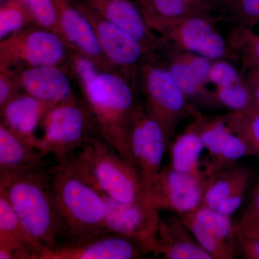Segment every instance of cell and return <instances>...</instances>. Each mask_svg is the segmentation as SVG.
<instances>
[{"mask_svg": "<svg viewBox=\"0 0 259 259\" xmlns=\"http://www.w3.org/2000/svg\"><path fill=\"white\" fill-rule=\"evenodd\" d=\"M77 5L91 24L106 60L116 71L135 84L140 64L151 53L134 37L97 15L81 0H77Z\"/></svg>", "mask_w": 259, "mask_h": 259, "instance_id": "9", "label": "cell"}, {"mask_svg": "<svg viewBox=\"0 0 259 259\" xmlns=\"http://www.w3.org/2000/svg\"><path fill=\"white\" fill-rule=\"evenodd\" d=\"M38 146L0 123V175L44 167Z\"/></svg>", "mask_w": 259, "mask_h": 259, "instance_id": "22", "label": "cell"}, {"mask_svg": "<svg viewBox=\"0 0 259 259\" xmlns=\"http://www.w3.org/2000/svg\"><path fill=\"white\" fill-rule=\"evenodd\" d=\"M230 128L248 143L259 158V110L253 109L244 112H231L226 115Z\"/></svg>", "mask_w": 259, "mask_h": 259, "instance_id": "29", "label": "cell"}, {"mask_svg": "<svg viewBox=\"0 0 259 259\" xmlns=\"http://www.w3.org/2000/svg\"><path fill=\"white\" fill-rule=\"evenodd\" d=\"M31 14L20 0H6L0 7V40L30 25Z\"/></svg>", "mask_w": 259, "mask_h": 259, "instance_id": "27", "label": "cell"}, {"mask_svg": "<svg viewBox=\"0 0 259 259\" xmlns=\"http://www.w3.org/2000/svg\"><path fill=\"white\" fill-rule=\"evenodd\" d=\"M48 171L61 243L109 231L106 205L98 190L64 163H58Z\"/></svg>", "mask_w": 259, "mask_h": 259, "instance_id": "3", "label": "cell"}, {"mask_svg": "<svg viewBox=\"0 0 259 259\" xmlns=\"http://www.w3.org/2000/svg\"><path fill=\"white\" fill-rule=\"evenodd\" d=\"M100 192L106 205L107 229L140 242L151 253L161 218L159 211L150 202L123 203Z\"/></svg>", "mask_w": 259, "mask_h": 259, "instance_id": "13", "label": "cell"}, {"mask_svg": "<svg viewBox=\"0 0 259 259\" xmlns=\"http://www.w3.org/2000/svg\"><path fill=\"white\" fill-rule=\"evenodd\" d=\"M244 78L228 59L212 61L209 73V83L216 88L228 86L239 82Z\"/></svg>", "mask_w": 259, "mask_h": 259, "instance_id": "33", "label": "cell"}, {"mask_svg": "<svg viewBox=\"0 0 259 259\" xmlns=\"http://www.w3.org/2000/svg\"><path fill=\"white\" fill-rule=\"evenodd\" d=\"M148 253L140 242L106 231L42 250L37 259H134Z\"/></svg>", "mask_w": 259, "mask_h": 259, "instance_id": "12", "label": "cell"}, {"mask_svg": "<svg viewBox=\"0 0 259 259\" xmlns=\"http://www.w3.org/2000/svg\"><path fill=\"white\" fill-rule=\"evenodd\" d=\"M61 163L97 190L119 202H150L135 166L100 136L90 138L77 153Z\"/></svg>", "mask_w": 259, "mask_h": 259, "instance_id": "4", "label": "cell"}, {"mask_svg": "<svg viewBox=\"0 0 259 259\" xmlns=\"http://www.w3.org/2000/svg\"><path fill=\"white\" fill-rule=\"evenodd\" d=\"M214 96L218 105L232 112H244L255 108L249 87L244 79L228 86L216 88Z\"/></svg>", "mask_w": 259, "mask_h": 259, "instance_id": "28", "label": "cell"}, {"mask_svg": "<svg viewBox=\"0 0 259 259\" xmlns=\"http://www.w3.org/2000/svg\"><path fill=\"white\" fill-rule=\"evenodd\" d=\"M214 18L205 15L176 19H153L148 25L175 50L192 53L211 61L234 55L229 40L218 30Z\"/></svg>", "mask_w": 259, "mask_h": 259, "instance_id": "8", "label": "cell"}, {"mask_svg": "<svg viewBox=\"0 0 259 259\" xmlns=\"http://www.w3.org/2000/svg\"><path fill=\"white\" fill-rule=\"evenodd\" d=\"M251 175L238 163L214 177L207 187L202 204L231 217L243 203Z\"/></svg>", "mask_w": 259, "mask_h": 259, "instance_id": "18", "label": "cell"}, {"mask_svg": "<svg viewBox=\"0 0 259 259\" xmlns=\"http://www.w3.org/2000/svg\"></svg>", "mask_w": 259, "mask_h": 259, "instance_id": "38", "label": "cell"}, {"mask_svg": "<svg viewBox=\"0 0 259 259\" xmlns=\"http://www.w3.org/2000/svg\"><path fill=\"white\" fill-rule=\"evenodd\" d=\"M146 21L153 19H176L214 15L224 12L221 0H134Z\"/></svg>", "mask_w": 259, "mask_h": 259, "instance_id": "23", "label": "cell"}, {"mask_svg": "<svg viewBox=\"0 0 259 259\" xmlns=\"http://www.w3.org/2000/svg\"><path fill=\"white\" fill-rule=\"evenodd\" d=\"M129 145L146 196L153 180L161 170L168 142L161 126L148 115L143 104H139L133 117Z\"/></svg>", "mask_w": 259, "mask_h": 259, "instance_id": "11", "label": "cell"}, {"mask_svg": "<svg viewBox=\"0 0 259 259\" xmlns=\"http://www.w3.org/2000/svg\"><path fill=\"white\" fill-rule=\"evenodd\" d=\"M224 11L228 12L238 26L252 28L259 23V0H221Z\"/></svg>", "mask_w": 259, "mask_h": 259, "instance_id": "32", "label": "cell"}, {"mask_svg": "<svg viewBox=\"0 0 259 259\" xmlns=\"http://www.w3.org/2000/svg\"><path fill=\"white\" fill-rule=\"evenodd\" d=\"M168 148L170 166L175 171L192 176H207L200 160L203 143L192 122L170 142Z\"/></svg>", "mask_w": 259, "mask_h": 259, "instance_id": "24", "label": "cell"}, {"mask_svg": "<svg viewBox=\"0 0 259 259\" xmlns=\"http://www.w3.org/2000/svg\"><path fill=\"white\" fill-rule=\"evenodd\" d=\"M179 217L185 223L194 239L212 259H232L236 257V246L221 241L212 235L198 223L192 212L186 213Z\"/></svg>", "mask_w": 259, "mask_h": 259, "instance_id": "25", "label": "cell"}, {"mask_svg": "<svg viewBox=\"0 0 259 259\" xmlns=\"http://www.w3.org/2000/svg\"><path fill=\"white\" fill-rule=\"evenodd\" d=\"M41 125L40 151L45 156L54 155L58 163L83 148L90 138L100 136L88 107L76 96L54 107Z\"/></svg>", "mask_w": 259, "mask_h": 259, "instance_id": "6", "label": "cell"}, {"mask_svg": "<svg viewBox=\"0 0 259 259\" xmlns=\"http://www.w3.org/2000/svg\"><path fill=\"white\" fill-rule=\"evenodd\" d=\"M191 212L214 236L236 246V223L232 221L231 217L202 204Z\"/></svg>", "mask_w": 259, "mask_h": 259, "instance_id": "26", "label": "cell"}, {"mask_svg": "<svg viewBox=\"0 0 259 259\" xmlns=\"http://www.w3.org/2000/svg\"><path fill=\"white\" fill-rule=\"evenodd\" d=\"M236 228L243 231L259 232V180L252 192L249 204L239 221L236 223Z\"/></svg>", "mask_w": 259, "mask_h": 259, "instance_id": "34", "label": "cell"}, {"mask_svg": "<svg viewBox=\"0 0 259 259\" xmlns=\"http://www.w3.org/2000/svg\"><path fill=\"white\" fill-rule=\"evenodd\" d=\"M154 54H148L140 64L138 80L144 97L145 110L161 126L169 145L180 122L200 114Z\"/></svg>", "mask_w": 259, "mask_h": 259, "instance_id": "5", "label": "cell"}, {"mask_svg": "<svg viewBox=\"0 0 259 259\" xmlns=\"http://www.w3.org/2000/svg\"><path fill=\"white\" fill-rule=\"evenodd\" d=\"M168 48L166 66L177 86L188 100H197L204 104L218 105L214 92H209V73L212 61L207 58Z\"/></svg>", "mask_w": 259, "mask_h": 259, "instance_id": "16", "label": "cell"}, {"mask_svg": "<svg viewBox=\"0 0 259 259\" xmlns=\"http://www.w3.org/2000/svg\"><path fill=\"white\" fill-rule=\"evenodd\" d=\"M20 1L28 8L35 25L55 32L63 37L54 0H20Z\"/></svg>", "mask_w": 259, "mask_h": 259, "instance_id": "31", "label": "cell"}, {"mask_svg": "<svg viewBox=\"0 0 259 259\" xmlns=\"http://www.w3.org/2000/svg\"><path fill=\"white\" fill-rule=\"evenodd\" d=\"M245 79L251 92L255 107L259 110V71L248 70Z\"/></svg>", "mask_w": 259, "mask_h": 259, "instance_id": "37", "label": "cell"}, {"mask_svg": "<svg viewBox=\"0 0 259 259\" xmlns=\"http://www.w3.org/2000/svg\"><path fill=\"white\" fill-rule=\"evenodd\" d=\"M211 180L175 171L170 165L162 167L146 193V199L157 210L182 216L198 207Z\"/></svg>", "mask_w": 259, "mask_h": 259, "instance_id": "10", "label": "cell"}, {"mask_svg": "<svg viewBox=\"0 0 259 259\" xmlns=\"http://www.w3.org/2000/svg\"><path fill=\"white\" fill-rule=\"evenodd\" d=\"M237 250L243 258L259 259V232L243 231L236 228Z\"/></svg>", "mask_w": 259, "mask_h": 259, "instance_id": "35", "label": "cell"}, {"mask_svg": "<svg viewBox=\"0 0 259 259\" xmlns=\"http://www.w3.org/2000/svg\"><path fill=\"white\" fill-rule=\"evenodd\" d=\"M22 93L21 87L10 71L0 68V109Z\"/></svg>", "mask_w": 259, "mask_h": 259, "instance_id": "36", "label": "cell"}, {"mask_svg": "<svg viewBox=\"0 0 259 259\" xmlns=\"http://www.w3.org/2000/svg\"><path fill=\"white\" fill-rule=\"evenodd\" d=\"M69 68L102 139L135 166L129 133L140 104L136 85L119 73L102 69L75 51Z\"/></svg>", "mask_w": 259, "mask_h": 259, "instance_id": "1", "label": "cell"}, {"mask_svg": "<svg viewBox=\"0 0 259 259\" xmlns=\"http://www.w3.org/2000/svg\"><path fill=\"white\" fill-rule=\"evenodd\" d=\"M9 71L24 93L51 105L56 106L75 96L71 86L69 64Z\"/></svg>", "mask_w": 259, "mask_h": 259, "instance_id": "17", "label": "cell"}, {"mask_svg": "<svg viewBox=\"0 0 259 259\" xmlns=\"http://www.w3.org/2000/svg\"><path fill=\"white\" fill-rule=\"evenodd\" d=\"M74 51L59 34L32 25L0 40V68L67 66Z\"/></svg>", "mask_w": 259, "mask_h": 259, "instance_id": "7", "label": "cell"}, {"mask_svg": "<svg viewBox=\"0 0 259 259\" xmlns=\"http://www.w3.org/2000/svg\"><path fill=\"white\" fill-rule=\"evenodd\" d=\"M151 253L166 259H212L179 216L160 218Z\"/></svg>", "mask_w": 259, "mask_h": 259, "instance_id": "19", "label": "cell"}, {"mask_svg": "<svg viewBox=\"0 0 259 259\" xmlns=\"http://www.w3.org/2000/svg\"><path fill=\"white\" fill-rule=\"evenodd\" d=\"M55 107L23 92L0 109L1 122L16 134L35 143L40 149V138L35 134V131Z\"/></svg>", "mask_w": 259, "mask_h": 259, "instance_id": "20", "label": "cell"}, {"mask_svg": "<svg viewBox=\"0 0 259 259\" xmlns=\"http://www.w3.org/2000/svg\"><path fill=\"white\" fill-rule=\"evenodd\" d=\"M41 251L0 192V259H37Z\"/></svg>", "mask_w": 259, "mask_h": 259, "instance_id": "21", "label": "cell"}, {"mask_svg": "<svg viewBox=\"0 0 259 259\" xmlns=\"http://www.w3.org/2000/svg\"><path fill=\"white\" fill-rule=\"evenodd\" d=\"M54 3L62 36L70 47L102 69L117 72L102 54L91 24L78 8L77 0Z\"/></svg>", "mask_w": 259, "mask_h": 259, "instance_id": "15", "label": "cell"}, {"mask_svg": "<svg viewBox=\"0 0 259 259\" xmlns=\"http://www.w3.org/2000/svg\"><path fill=\"white\" fill-rule=\"evenodd\" d=\"M234 54H240L248 70L259 71V33L251 28L238 26L228 39Z\"/></svg>", "mask_w": 259, "mask_h": 259, "instance_id": "30", "label": "cell"}, {"mask_svg": "<svg viewBox=\"0 0 259 259\" xmlns=\"http://www.w3.org/2000/svg\"><path fill=\"white\" fill-rule=\"evenodd\" d=\"M0 192L42 251L60 244L61 228L53 203L48 170L37 167L0 175Z\"/></svg>", "mask_w": 259, "mask_h": 259, "instance_id": "2", "label": "cell"}, {"mask_svg": "<svg viewBox=\"0 0 259 259\" xmlns=\"http://www.w3.org/2000/svg\"><path fill=\"white\" fill-rule=\"evenodd\" d=\"M97 15L141 42L150 53L163 50L166 42L150 28L142 10L132 0H81Z\"/></svg>", "mask_w": 259, "mask_h": 259, "instance_id": "14", "label": "cell"}]
</instances>
